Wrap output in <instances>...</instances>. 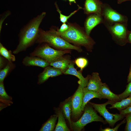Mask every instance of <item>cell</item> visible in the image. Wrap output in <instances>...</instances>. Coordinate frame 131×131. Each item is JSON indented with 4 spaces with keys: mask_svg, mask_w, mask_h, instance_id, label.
Returning <instances> with one entry per match:
<instances>
[{
    "mask_svg": "<svg viewBox=\"0 0 131 131\" xmlns=\"http://www.w3.org/2000/svg\"><path fill=\"white\" fill-rule=\"evenodd\" d=\"M46 13L43 12L33 18L20 30L18 35L19 43L13 52L17 54L24 51L36 43L39 32V26Z\"/></svg>",
    "mask_w": 131,
    "mask_h": 131,
    "instance_id": "cell-1",
    "label": "cell"
},
{
    "mask_svg": "<svg viewBox=\"0 0 131 131\" xmlns=\"http://www.w3.org/2000/svg\"><path fill=\"white\" fill-rule=\"evenodd\" d=\"M67 23L69 25L67 30L59 33L57 30V34L68 42L76 46L83 47L88 51L91 52L95 43L87 34L84 28L75 23Z\"/></svg>",
    "mask_w": 131,
    "mask_h": 131,
    "instance_id": "cell-2",
    "label": "cell"
},
{
    "mask_svg": "<svg viewBox=\"0 0 131 131\" xmlns=\"http://www.w3.org/2000/svg\"><path fill=\"white\" fill-rule=\"evenodd\" d=\"M57 27L51 26L48 30L44 31L40 28L38 36L36 43H45L58 50H74L78 52L82 50L81 47L76 46L66 41L57 32Z\"/></svg>",
    "mask_w": 131,
    "mask_h": 131,
    "instance_id": "cell-3",
    "label": "cell"
},
{
    "mask_svg": "<svg viewBox=\"0 0 131 131\" xmlns=\"http://www.w3.org/2000/svg\"><path fill=\"white\" fill-rule=\"evenodd\" d=\"M71 50H58L43 43L39 45L31 53L30 55L40 57L49 63L53 62L65 54L70 53Z\"/></svg>",
    "mask_w": 131,
    "mask_h": 131,
    "instance_id": "cell-4",
    "label": "cell"
},
{
    "mask_svg": "<svg viewBox=\"0 0 131 131\" xmlns=\"http://www.w3.org/2000/svg\"><path fill=\"white\" fill-rule=\"evenodd\" d=\"M93 108L88 103L86 105L84 113L81 117L76 122L72 121L70 126L74 131H81L87 124L93 122H100L104 124L107 123L102 118L98 115Z\"/></svg>",
    "mask_w": 131,
    "mask_h": 131,
    "instance_id": "cell-5",
    "label": "cell"
},
{
    "mask_svg": "<svg viewBox=\"0 0 131 131\" xmlns=\"http://www.w3.org/2000/svg\"><path fill=\"white\" fill-rule=\"evenodd\" d=\"M104 25L111 35L113 40L116 44L123 46L127 43V35L129 31L127 29V22Z\"/></svg>",
    "mask_w": 131,
    "mask_h": 131,
    "instance_id": "cell-6",
    "label": "cell"
},
{
    "mask_svg": "<svg viewBox=\"0 0 131 131\" xmlns=\"http://www.w3.org/2000/svg\"><path fill=\"white\" fill-rule=\"evenodd\" d=\"M89 77L88 75L86 80L84 81H78L79 86L76 91L71 96V105L72 117L77 119L81 116L82 111L81 107L83 96V89L86 87Z\"/></svg>",
    "mask_w": 131,
    "mask_h": 131,
    "instance_id": "cell-7",
    "label": "cell"
},
{
    "mask_svg": "<svg viewBox=\"0 0 131 131\" xmlns=\"http://www.w3.org/2000/svg\"><path fill=\"white\" fill-rule=\"evenodd\" d=\"M88 103L91 105L94 109L105 118L107 123L112 128L117 122L122 120L125 116L120 114H114L109 112L106 108V106L108 104L112 105L114 103L109 100H108L106 102L100 104H96L90 101Z\"/></svg>",
    "mask_w": 131,
    "mask_h": 131,
    "instance_id": "cell-8",
    "label": "cell"
},
{
    "mask_svg": "<svg viewBox=\"0 0 131 131\" xmlns=\"http://www.w3.org/2000/svg\"><path fill=\"white\" fill-rule=\"evenodd\" d=\"M101 15L103 18L104 24L127 22L128 21V18L127 16L117 12L107 3H103Z\"/></svg>",
    "mask_w": 131,
    "mask_h": 131,
    "instance_id": "cell-9",
    "label": "cell"
},
{
    "mask_svg": "<svg viewBox=\"0 0 131 131\" xmlns=\"http://www.w3.org/2000/svg\"><path fill=\"white\" fill-rule=\"evenodd\" d=\"M104 19L101 15L92 14L87 15L84 24V28L87 34L90 36L92 30L98 25L103 23Z\"/></svg>",
    "mask_w": 131,
    "mask_h": 131,
    "instance_id": "cell-10",
    "label": "cell"
},
{
    "mask_svg": "<svg viewBox=\"0 0 131 131\" xmlns=\"http://www.w3.org/2000/svg\"><path fill=\"white\" fill-rule=\"evenodd\" d=\"M103 3L100 0H85L83 8L84 13L101 15Z\"/></svg>",
    "mask_w": 131,
    "mask_h": 131,
    "instance_id": "cell-11",
    "label": "cell"
},
{
    "mask_svg": "<svg viewBox=\"0 0 131 131\" xmlns=\"http://www.w3.org/2000/svg\"><path fill=\"white\" fill-rule=\"evenodd\" d=\"M63 74V72L61 70L49 66L44 68L43 71L38 75L37 83L42 84L50 77H56Z\"/></svg>",
    "mask_w": 131,
    "mask_h": 131,
    "instance_id": "cell-12",
    "label": "cell"
},
{
    "mask_svg": "<svg viewBox=\"0 0 131 131\" xmlns=\"http://www.w3.org/2000/svg\"><path fill=\"white\" fill-rule=\"evenodd\" d=\"M99 75L98 73L93 72L89 75L88 82L85 88L88 90L99 92L103 84Z\"/></svg>",
    "mask_w": 131,
    "mask_h": 131,
    "instance_id": "cell-13",
    "label": "cell"
},
{
    "mask_svg": "<svg viewBox=\"0 0 131 131\" xmlns=\"http://www.w3.org/2000/svg\"><path fill=\"white\" fill-rule=\"evenodd\" d=\"M22 63L26 66H37L45 68L50 66V63L38 57L30 55L25 57Z\"/></svg>",
    "mask_w": 131,
    "mask_h": 131,
    "instance_id": "cell-14",
    "label": "cell"
},
{
    "mask_svg": "<svg viewBox=\"0 0 131 131\" xmlns=\"http://www.w3.org/2000/svg\"><path fill=\"white\" fill-rule=\"evenodd\" d=\"M98 93L103 98L107 99L114 103L121 101L118 95L112 92L105 83H103Z\"/></svg>",
    "mask_w": 131,
    "mask_h": 131,
    "instance_id": "cell-15",
    "label": "cell"
},
{
    "mask_svg": "<svg viewBox=\"0 0 131 131\" xmlns=\"http://www.w3.org/2000/svg\"><path fill=\"white\" fill-rule=\"evenodd\" d=\"M72 61L69 56L63 55L55 61L50 63V66L61 70L63 74Z\"/></svg>",
    "mask_w": 131,
    "mask_h": 131,
    "instance_id": "cell-16",
    "label": "cell"
},
{
    "mask_svg": "<svg viewBox=\"0 0 131 131\" xmlns=\"http://www.w3.org/2000/svg\"><path fill=\"white\" fill-rule=\"evenodd\" d=\"M83 96L82 102L81 109L82 111H83L86 105L91 99L96 98L101 99L103 98L102 96L98 92L86 90L84 87L83 89Z\"/></svg>",
    "mask_w": 131,
    "mask_h": 131,
    "instance_id": "cell-17",
    "label": "cell"
},
{
    "mask_svg": "<svg viewBox=\"0 0 131 131\" xmlns=\"http://www.w3.org/2000/svg\"><path fill=\"white\" fill-rule=\"evenodd\" d=\"M61 110L65 118L68 121L70 126L72 121L71 116L72 115L71 97H69L62 103Z\"/></svg>",
    "mask_w": 131,
    "mask_h": 131,
    "instance_id": "cell-18",
    "label": "cell"
},
{
    "mask_svg": "<svg viewBox=\"0 0 131 131\" xmlns=\"http://www.w3.org/2000/svg\"><path fill=\"white\" fill-rule=\"evenodd\" d=\"M58 121L54 131H69L70 129L67 126L65 120V118L60 108L56 109Z\"/></svg>",
    "mask_w": 131,
    "mask_h": 131,
    "instance_id": "cell-19",
    "label": "cell"
},
{
    "mask_svg": "<svg viewBox=\"0 0 131 131\" xmlns=\"http://www.w3.org/2000/svg\"><path fill=\"white\" fill-rule=\"evenodd\" d=\"M57 118V114L51 116L47 121L43 125L39 131H54V129L56 126V123Z\"/></svg>",
    "mask_w": 131,
    "mask_h": 131,
    "instance_id": "cell-20",
    "label": "cell"
},
{
    "mask_svg": "<svg viewBox=\"0 0 131 131\" xmlns=\"http://www.w3.org/2000/svg\"><path fill=\"white\" fill-rule=\"evenodd\" d=\"M130 106H131V95L114 103L108 108L110 109L116 108L120 111Z\"/></svg>",
    "mask_w": 131,
    "mask_h": 131,
    "instance_id": "cell-21",
    "label": "cell"
},
{
    "mask_svg": "<svg viewBox=\"0 0 131 131\" xmlns=\"http://www.w3.org/2000/svg\"><path fill=\"white\" fill-rule=\"evenodd\" d=\"M74 63L72 61L69 64L67 69L64 73L65 74H69L74 75L78 78L79 81H84L86 77H84L82 74V71H77L74 67Z\"/></svg>",
    "mask_w": 131,
    "mask_h": 131,
    "instance_id": "cell-22",
    "label": "cell"
},
{
    "mask_svg": "<svg viewBox=\"0 0 131 131\" xmlns=\"http://www.w3.org/2000/svg\"><path fill=\"white\" fill-rule=\"evenodd\" d=\"M16 65L13 62L8 61L6 65L0 70V82H3L5 78L15 68Z\"/></svg>",
    "mask_w": 131,
    "mask_h": 131,
    "instance_id": "cell-23",
    "label": "cell"
},
{
    "mask_svg": "<svg viewBox=\"0 0 131 131\" xmlns=\"http://www.w3.org/2000/svg\"><path fill=\"white\" fill-rule=\"evenodd\" d=\"M0 54L8 61L13 62L16 60L15 56L12 54L11 51L8 50L1 42L0 43Z\"/></svg>",
    "mask_w": 131,
    "mask_h": 131,
    "instance_id": "cell-24",
    "label": "cell"
},
{
    "mask_svg": "<svg viewBox=\"0 0 131 131\" xmlns=\"http://www.w3.org/2000/svg\"><path fill=\"white\" fill-rule=\"evenodd\" d=\"M54 4L57 10L59 15V19L60 21L63 23H67L68 22V20L75 13L80 9H82V8L79 5L78 6V8L76 10H75L71 13L68 16L64 15L62 14L61 12L59 9L58 5L56 2Z\"/></svg>",
    "mask_w": 131,
    "mask_h": 131,
    "instance_id": "cell-25",
    "label": "cell"
},
{
    "mask_svg": "<svg viewBox=\"0 0 131 131\" xmlns=\"http://www.w3.org/2000/svg\"><path fill=\"white\" fill-rule=\"evenodd\" d=\"M77 66L80 68V71H82L87 66L88 61L86 58L83 57H78L74 61Z\"/></svg>",
    "mask_w": 131,
    "mask_h": 131,
    "instance_id": "cell-26",
    "label": "cell"
},
{
    "mask_svg": "<svg viewBox=\"0 0 131 131\" xmlns=\"http://www.w3.org/2000/svg\"><path fill=\"white\" fill-rule=\"evenodd\" d=\"M118 95L121 100L131 95V81L126 86L125 90Z\"/></svg>",
    "mask_w": 131,
    "mask_h": 131,
    "instance_id": "cell-27",
    "label": "cell"
},
{
    "mask_svg": "<svg viewBox=\"0 0 131 131\" xmlns=\"http://www.w3.org/2000/svg\"><path fill=\"white\" fill-rule=\"evenodd\" d=\"M0 96L1 98L5 100H9L11 99L6 91L3 82H0Z\"/></svg>",
    "mask_w": 131,
    "mask_h": 131,
    "instance_id": "cell-28",
    "label": "cell"
},
{
    "mask_svg": "<svg viewBox=\"0 0 131 131\" xmlns=\"http://www.w3.org/2000/svg\"><path fill=\"white\" fill-rule=\"evenodd\" d=\"M127 115L126 123L125 127V131H131V113L128 114Z\"/></svg>",
    "mask_w": 131,
    "mask_h": 131,
    "instance_id": "cell-29",
    "label": "cell"
},
{
    "mask_svg": "<svg viewBox=\"0 0 131 131\" xmlns=\"http://www.w3.org/2000/svg\"><path fill=\"white\" fill-rule=\"evenodd\" d=\"M125 119H124L123 121L118 124L114 128H107L104 129H103L102 128H100V131H117L119 127L122 124L125 122Z\"/></svg>",
    "mask_w": 131,
    "mask_h": 131,
    "instance_id": "cell-30",
    "label": "cell"
},
{
    "mask_svg": "<svg viewBox=\"0 0 131 131\" xmlns=\"http://www.w3.org/2000/svg\"><path fill=\"white\" fill-rule=\"evenodd\" d=\"M69 28V25L66 23H63L59 28H57V31L59 33H63L66 31Z\"/></svg>",
    "mask_w": 131,
    "mask_h": 131,
    "instance_id": "cell-31",
    "label": "cell"
},
{
    "mask_svg": "<svg viewBox=\"0 0 131 131\" xmlns=\"http://www.w3.org/2000/svg\"><path fill=\"white\" fill-rule=\"evenodd\" d=\"M8 60L5 57L0 55V69L4 67L7 65Z\"/></svg>",
    "mask_w": 131,
    "mask_h": 131,
    "instance_id": "cell-32",
    "label": "cell"
},
{
    "mask_svg": "<svg viewBox=\"0 0 131 131\" xmlns=\"http://www.w3.org/2000/svg\"><path fill=\"white\" fill-rule=\"evenodd\" d=\"M131 113V106H129L125 109L120 111V114L124 116Z\"/></svg>",
    "mask_w": 131,
    "mask_h": 131,
    "instance_id": "cell-33",
    "label": "cell"
},
{
    "mask_svg": "<svg viewBox=\"0 0 131 131\" xmlns=\"http://www.w3.org/2000/svg\"><path fill=\"white\" fill-rule=\"evenodd\" d=\"M127 43L131 44V31H129L127 38Z\"/></svg>",
    "mask_w": 131,
    "mask_h": 131,
    "instance_id": "cell-34",
    "label": "cell"
},
{
    "mask_svg": "<svg viewBox=\"0 0 131 131\" xmlns=\"http://www.w3.org/2000/svg\"><path fill=\"white\" fill-rule=\"evenodd\" d=\"M131 81V65L130 72L127 79V82L129 83Z\"/></svg>",
    "mask_w": 131,
    "mask_h": 131,
    "instance_id": "cell-35",
    "label": "cell"
},
{
    "mask_svg": "<svg viewBox=\"0 0 131 131\" xmlns=\"http://www.w3.org/2000/svg\"><path fill=\"white\" fill-rule=\"evenodd\" d=\"M129 0H118L117 1V3L118 4H120L123 2Z\"/></svg>",
    "mask_w": 131,
    "mask_h": 131,
    "instance_id": "cell-36",
    "label": "cell"
},
{
    "mask_svg": "<svg viewBox=\"0 0 131 131\" xmlns=\"http://www.w3.org/2000/svg\"><path fill=\"white\" fill-rule=\"evenodd\" d=\"M69 2V4L70 5H71L72 3H76V0H68Z\"/></svg>",
    "mask_w": 131,
    "mask_h": 131,
    "instance_id": "cell-37",
    "label": "cell"
},
{
    "mask_svg": "<svg viewBox=\"0 0 131 131\" xmlns=\"http://www.w3.org/2000/svg\"><path fill=\"white\" fill-rule=\"evenodd\" d=\"M65 0V1H66V0Z\"/></svg>",
    "mask_w": 131,
    "mask_h": 131,
    "instance_id": "cell-38",
    "label": "cell"
}]
</instances>
